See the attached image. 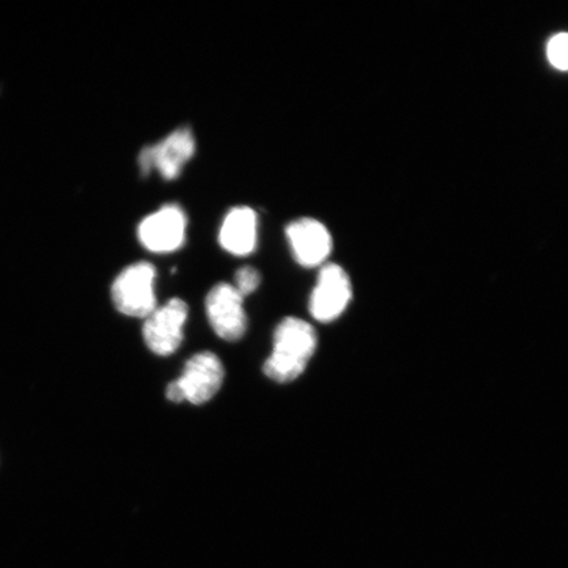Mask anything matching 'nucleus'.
Returning a JSON list of instances; mask_svg holds the SVG:
<instances>
[{
    "mask_svg": "<svg viewBox=\"0 0 568 568\" xmlns=\"http://www.w3.org/2000/svg\"><path fill=\"white\" fill-rule=\"evenodd\" d=\"M317 347L314 326L302 318L287 317L276 326L274 349L264 372L276 383L294 382L305 372Z\"/></svg>",
    "mask_w": 568,
    "mask_h": 568,
    "instance_id": "obj_1",
    "label": "nucleus"
},
{
    "mask_svg": "<svg viewBox=\"0 0 568 568\" xmlns=\"http://www.w3.org/2000/svg\"><path fill=\"white\" fill-rule=\"evenodd\" d=\"M155 275L158 272L149 262H136L118 275L112 284L111 297L120 314L146 318L158 308Z\"/></svg>",
    "mask_w": 568,
    "mask_h": 568,
    "instance_id": "obj_2",
    "label": "nucleus"
},
{
    "mask_svg": "<svg viewBox=\"0 0 568 568\" xmlns=\"http://www.w3.org/2000/svg\"><path fill=\"white\" fill-rule=\"evenodd\" d=\"M196 144L190 128H178L168 138L142 149L139 155L141 172H159L163 180L172 181L180 176L186 163L193 159Z\"/></svg>",
    "mask_w": 568,
    "mask_h": 568,
    "instance_id": "obj_3",
    "label": "nucleus"
},
{
    "mask_svg": "<svg viewBox=\"0 0 568 568\" xmlns=\"http://www.w3.org/2000/svg\"><path fill=\"white\" fill-rule=\"evenodd\" d=\"M187 317L189 305L180 297H174L155 308L142 326V337L149 351L161 357H168L180 349Z\"/></svg>",
    "mask_w": 568,
    "mask_h": 568,
    "instance_id": "obj_4",
    "label": "nucleus"
},
{
    "mask_svg": "<svg viewBox=\"0 0 568 568\" xmlns=\"http://www.w3.org/2000/svg\"><path fill=\"white\" fill-rule=\"evenodd\" d=\"M205 314L213 332L229 343H237L245 336L247 317L244 297L230 283H217L205 297Z\"/></svg>",
    "mask_w": 568,
    "mask_h": 568,
    "instance_id": "obj_5",
    "label": "nucleus"
},
{
    "mask_svg": "<svg viewBox=\"0 0 568 568\" xmlns=\"http://www.w3.org/2000/svg\"><path fill=\"white\" fill-rule=\"evenodd\" d=\"M353 297L349 275L336 264L324 265L310 297V312L320 323L335 322Z\"/></svg>",
    "mask_w": 568,
    "mask_h": 568,
    "instance_id": "obj_6",
    "label": "nucleus"
},
{
    "mask_svg": "<svg viewBox=\"0 0 568 568\" xmlns=\"http://www.w3.org/2000/svg\"><path fill=\"white\" fill-rule=\"evenodd\" d=\"M224 366L216 354L202 352L193 355L183 367L180 379L174 381L184 402L202 406L215 397L224 382Z\"/></svg>",
    "mask_w": 568,
    "mask_h": 568,
    "instance_id": "obj_7",
    "label": "nucleus"
},
{
    "mask_svg": "<svg viewBox=\"0 0 568 568\" xmlns=\"http://www.w3.org/2000/svg\"><path fill=\"white\" fill-rule=\"evenodd\" d=\"M186 230V213L178 204H168L142 220L138 234L148 251L172 253L184 244Z\"/></svg>",
    "mask_w": 568,
    "mask_h": 568,
    "instance_id": "obj_8",
    "label": "nucleus"
},
{
    "mask_svg": "<svg viewBox=\"0 0 568 568\" xmlns=\"http://www.w3.org/2000/svg\"><path fill=\"white\" fill-rule=\"evenodd\" d=\"M286 236L291 252L303 267L322 266L332 253L333 239L328 229L318 220H295L287 226Z\"/></svg>",
    "mask_w": 568,
    "mask_h": 568,
    "instance_id": "obj_9",
    "label": "nucleus"
},
{
    "mask_svg": "<svg viewBox=\"0 0 568 568\" xmlns=\"http://www.w3.org/2000/svg\"><path fill=\"white\" fill-rule=\"evenodd\" d=\"M257 240L258 217L254 210L241 205L226 213L219 232V243L225 252L245 257L255 251Z\"/></svg>",
    "mask_w": 568,
    "mask_h": 568,
    "instance_id": "obj_10",
    "label": "nucleus"
},
{
    "mask_svg": "<svg viewBox=\"0 0 568 568\" xmlns=\"http://www.w3.org/2000/svg\"><path fill=\"white\" fill-rule=\"evenodd\" d=\"M546 55L554 69L566 71L568 68V36L560 32L551 36L546 45Z\"/></svg>",
    "mask_w": 568,
    "mask_h": 568,
    "instance_id": "obj_11",
    "label": "nucleus"
},
{
    "mask_svg": "<svg viewBox=\"0 0 568 568\" xmlns=\"http://www.w3.org/2000/svg\"><path fill=\"white\" fill-rule=\"evenodd\" d=\"M261 274L258 270L252 266H244L237 270L234 275L233 287L236 288L241 296L245 297L254 293L260 287Z\"/></svg>",
    "mask_w": 568,
    "mask_h": 568,
    "instance_id": "obj_12",
    "label": "nucleus"
}]
</instances>
